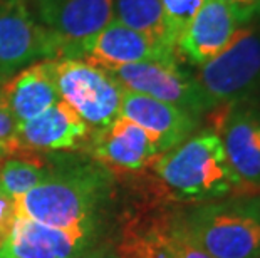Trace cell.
<instances>
[{"instance_id":"2","label":"cell","mask_w":260,"mask_h":258,"mask_svg":"<svg viewBox=\"0 0 260 258\" xmlns=\"http://www.w3.org/2000/svg\"><path fill=\"white\" fill-rule=\"evenodd\" d=\"M151 168L170 198L176 201L222 200L243 188L230 166L222 139L213 129H203L173 150L161 153Z\"/></svg>"},{"instance_id":"3","label":"cell","mask_w":260,"mask_h":258,"mask_svg":"<svg viewBox=\"0 0 260 258\" xmlns=\"http://www.w3.org/2000/svg\"><path fill=\"white\" fill-rule=\"evenodd\" d=\"M185 230L212 258H260V198L237 196L181 210Z\"/></svg>"},{"instance_id":"18","label":"cell","mask_w":260,"mask_h":258,"mask_svg":"<svg viewBox=\"0 0 260 258\" xmlns=\"http://www.w3.org/2000/svg\"><path fill=\"white\" fill-rule=\"evenodd\" d=\"M113 14L126 27L176 51L161 0H113Z\"/></svg>"},{"instance_id":"25","label":"cell","mask_w":260,"mask_h":258,"mask_svg":"<svg viewBox=\"0 0 260 258\" xmlns=\"http://www.w3.org/2000/svg\"><path fill=\"white\" fill-rule=\"evenodd\" d=\"M10 155H15V153H14L12 150H10V148L0 144V163H2L4 159L7 158V156H10Z\"/></svg>"},{"instance_id":"23","label":"cell","mask_w":260,"mask_h":258,"mask_svg":"<svg viewBox=\"0 0 260 258\" xmlns=\"http://www.w3.org/2000/svg\"><path fill=\"white\" fill-rule=\"evenodd\" d=\"M237 14L242 24L260 17V0H222Z\"/></svg>"},{"instance_id":"10","label":"cell","mask_w":260,"mask_h":258,"mask_svg":"<svg viewBox=\"0 0 260 258\" xmlns=\"http://www.w3.org/2000/svg\"><path fill=\"white\" fill-rule=\"evenodd\" d=\"M213 113V131L222 139L225 155L243 190H260V116L243 104L222 106Z\"/></svg>"},{"instance_id":"19","label":"cell","mask_w":260,"mask_h":258,"mask_svg":"<svg viewBox=\"0 0 260 258\" xmlns=\"http://www.w3.org/2000/svg\"><path fill=\"white\" fill-rule=\"evenodd\" d=\"M49 169L51 163L36 155V151L20 150L0 163V190L14 200L41 183Z\"/></svg>"},{"instance_id":"11","label":"cell","mask_w":260,"mask_h":258,"mask_svg":"<svg viewBox=\"0 0 260 258\" xmlns=\"http://www.w3.org/2000/svg\"><path fill=\"white\" fill-rule=\"evenodd\" d=\"M81 59L99 69L114 70L138 62H180V54L113 19L87 44Z\"/></svg>"},{"instance_id":"14","label":"cell","mask_w":260,"mask_h":258,"mask_svg":"<svg viewBox=\"0 0 260 258\" xmlns=\"http://www.w3.org/2000/svg\"><path fill=\"white\" fill-rule=\"evenodd\" d=\"M94 161L108 168L140 171L159 156L153 138L128 118H116L109 126L92 131L84 146Z\"/></svg>"},{"instance_id":"22","label":"cell","mask_w":260,"mask_h":258,"mask_svg":"<svg viewBox=\"0 0 260 258\" xmlns=\"http://www.w3.org/2000/svg\"><path fill=\"white\" fill-rule=\"evenodd\" d=\"M15 219H17V213H15L14 200L0 190V248L12 235Z\"/></svg>"},{"instance_id":"16","label":"cell","mask_w":260,"mask_h":258,"mask_svg":"<svg viewBox=\"0 0 260 258\" xmlns=\"http://www.w3.org/2000/svg\"><path fill=\"white\" fill-rule=\"evenodd\" d=\"M92 129L69 104L59 101L37 118L19 124L17 142L20 150L52 153L84 150Z\"/></svg>"},{"instance_id":"9","label":"cell","mask_w":260,"mask_h":258,"mask_svg":"<svg viewBox=\"0 0 260 258\" xmlns=\"http://www.w3.org/2000/svg\"><path fill=\"white\" fill-rule=\"evenodd\" d=\"M116 253L119 258H212L188 235L181 210L133 218Z\"/></svg>"},{"instance_id":"12","label":"cell","mask_w":260,"mask_h":258,"mask_svg":"<svg viewBox=\"0 0 260 258\" xmlns=\"http://www.w3.org/2000/svg\"><path fill=\"white\" fill-rule=\"evenodd\" d=\"M240 25L237 14L222 0H203L176 44L180 57L202 67L234 42Z\"/></svg>"},{"instance_id":"5","label":"cell","mask_w":260,"mask_h":258,"mask_svg":"<svg viewBox=\"0 0 260 258\" xmlns=\"http://www.w3.org/2000/svg\"><path fill=\"white\" fill-rule=\"evenodd\" d=\"M49 67L60 101L69 104L92 131L121 116L124 89L104 69L82 59H52Z\"/></svg>"},{"instance_id":"7","label":"cell","mask_w":260,"mask_h":258,"mask_svg":"<svg viewBox=\"0 0 260 258\" xmlns=\"http://www.w3.org/2000/svg\"><path fill=\"white\" fill-rule=\"evenodd\" d=\"M108 72L124 91L173 104L198 118L210 111L195 76L181 69L180 62H138Z\"/></svg>"},{"instance_id":"20","label":"cell","mask_w":260,"mask_h":258,"mask_svg":"<svg viewBox=\"0 0 260 258\" xmlns=\"http://www.w3.org/2000/svg\"><path fill=\"white\" fill-rule=\"evenodd\" d=\"M202 4L203 0H161L170 32L176 44H178L181 32L190 24V20L197 14V10L200 9Z\"/></svg>"},{"instance_id":"4","label":"cell","mask_w":260,"mask_h":258,"mask_svg":"<svg viewBox=\"0 0 260 258\" xmlns=\"http://www.w3.org/2000/svg\"><path fill=\"white\" fill-rule=\"evenodd\" d=\"M208 109L243 104L260 92V30L242 29L225 51L198 67Z\"/></svg>"},{"instance_id":"21","label":"cell","mask_w":260,"mask_h":258,"mask_svg":"<svg viewBox=\"0 0 260 258\" xmlns=\"http://www.w3.org/2000/svg\"><path fill=\"white\" fill-rule=\"evenodd\" d=\"M17 121H15L12 111H10L7 99L4 94V82L0 84V144L10 148L14 153L20 151L17 142Z\"/></svg>"},{"instance_id":"24","label":"cell","mask_w":260,"mask_h":258,"mask_svg":"<svg viewBox=\"0 0 260 258\" xmlns=\"http://www.w3.org/2000/svg\"><path fill=\"white\" fill-rule=\"evenodd\" d=\"M71 258H119L118 253L111 248V246H106V245H99V246H94L89 245L87 248H84L79 253H76L74 256Z\"/></svg>"},{"instance_id":"15","label":"cell","mask_w":260,"mask_h":258,"mask_svg":"<svg viewBox=\"0 0 260 258\" xmlns=\"http://www.w3.org/2000/svg\"><path fill=\"white\" fill-rule=\"evenodd\" d=\"M121 116L141 126L153 138L159 155L186 141L200 123V118L185 109L131 91H124Z\"/></svg>"},{"instance_id":"1","label":"cell","mask_w":260,"mask_h":258,"mask_svg":"<svg viewBox=\"0 0 260 258\" xmlns=\"http://www.w3.org/2000/svg\"><path fill=\"white\" fill-rule=\"evenodd\" d=\"M111 186L113 173L104 164L94 159H62L51 163L49 173L37 186L14 198L15 213L56 228L96 227L98 213L106 205Z\"/></svg>"},{"instance_id":"8","label":"cell","mask_w":260,"mask_h":258,"mask_svg":"<svg viewBox=\"0 0 260 258\" xmlns=\"http://www.w3.org/2000/svg\"><path fill=\"white\" fill-rule=\"evenodd\" d=\"M37 19L56 37L59 59H81L89 44L113 20V0H36Z\"/></svg>"},{"instance_id":"13","label":"cell","mask_w":260,"mask_h":258,"mask_svg":"<svg viewBox=\"0 0 260 258\" xmlns=\"http://www.w3.org/2000/svg\"><path fill=\"white\" fill-rule=\"evenodd\" d=\"M94 232L89 225L56 228L17 216L0 258H71L92 245Z\"/></svg>"},{"instance_id":"6","label":"cell","mask_w":260,"mask_h":258,"mask_svg":"<svg viewBox=\"0 0 260 258\" xmlns=\"http://www.w3.org/2000/svg\"><path fill=\"white\" fill-rule=\"evenodd\" d=\"M59 57L57 39L39 24L25 0H0V84L39 60Z\"/></svg>"},{"instance_id":"17","label":"cell","mask_w":260,"mask_h":258,"mask_svg":"<svg viewBox=\"0 0 260 258\" xmlns=\"http://www.w3.org/2000/svg\"><path fill=\"white\" fill-rule=\"evenodd\" d=\"M4 94L17 124L37 118L60 101L49 60L36 62L12 76L4 82Z\"/></svg>"}]
</instances>
